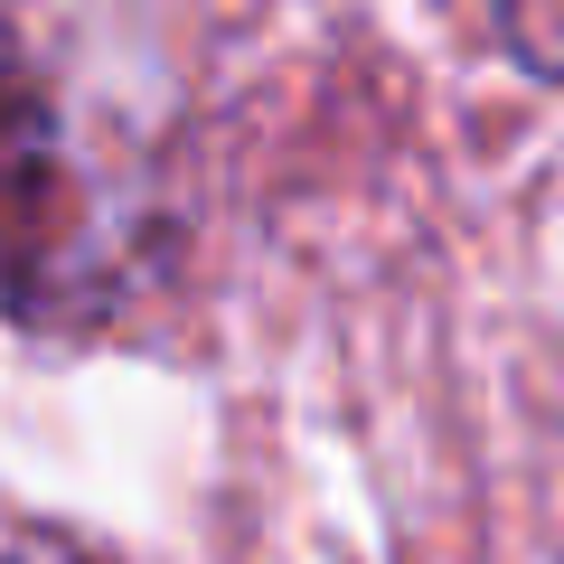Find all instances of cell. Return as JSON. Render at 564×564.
<instances>
[{
	"label": "cell",
	"mask_w": 564,
	"mask_h": 564,
	"mask_svg": "<svg viewBox=\"0 0 564 564\" xmlns=\"http://www.w3.org/2000/svg\"><path fill=\"white\" fill-rule=\"evenodd\" d=\"M0 564H85L66 536H20V545H0Z\"/></svg>",
	"instance_id": "cell-1"
}]
</instances>
